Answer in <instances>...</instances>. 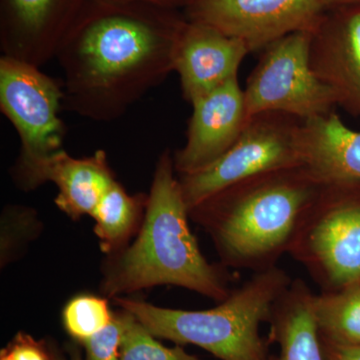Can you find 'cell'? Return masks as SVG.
<instances>
[{
    "label": "cell",
    "instance_id": "1",
    "mask_svg": "<svg viewBox=\"0 0 360 360\" xmlns=\"http://www.w3.org/2000/svg\"><path fill=\"white\" fill-rule=\"evenodd\" d=\"M186 22L148 2L86 0L56 52L63 108L97 122L122 117L174 71Z\"/></svg>",
    "mask_w": 360,
    "mask_h": 360
},
{
    "label": "cell",
    "instance_id": "2",
    "mask_svg": "<svg viewBox=\"0 0 360 360\" xmlns=\"http://www.w3.org/2000/svg\"><path fill=\"white\" fill-rule=\"evenodd\" d=\"M304 165L253 175L189 210L227 269L264 271L288 253L298 224L322 186Z\"/></svg>",
    "mask_w": 360,
    "mask_h": 360
},
{
    "label": "cell",
    "instance_id": "3",
    "mask_svg": "<svg viewBox=\"0 0 360 360\" xmlns=\"http://www.w3.org/2000/svg\"><path fill=\"white\" fill-rule=\"evenodd\" d=\"M175 172L174 155L167 149L156 162L136 239L106 262L104 295L116 297L163 284L193 290L217 302L231 295L233 276L224 265L210 264L201 253Z\"/></svg>",
    "mask_w": 360,
    "mask_h": 360
},
{
    "label": "cell",
    "instance_id": "4",
    "mask_svg": "<svg viewBox=\"0 0 360 360\" xmlns=\"http://www.w3.org/2000/svg\"><path fill=\"white\" fill-rule=\"evenodd\" d=\"M285 270L255 272L217 307L206 310L163 309L134 298L115 297L151 335L202 348L220 360H269L260 326L269 322L274 303L290 285Z\"/></svg>",
    "mask_w": 360,
    "mask_h": 360
},
{
    "label": "cell",
    "instance_id": "5",
    "mask_svg": "<svg viewBox=\"0 0 360 360\" xmlns=\"http://www.w3.org/2000/svg\"><path fill=\"white\" fill-rule=\"evenodd\" d=\"M288 255L321 291L360 281V180L322 184L298 224Z\"/></svg>",
    "mask_w": 360,
    "mask_h": 360
},
{
    "label": "cell",
    "instance_id": "6",
    "mask_svg": "<svg viewBox=\"0 0 360 360\" xmlns=\"http://www.w3.org/2000/svg\"><path fill=\"white\" fill-rule=\"evenodd\" d=\"M63 101V80L45 75L37 66L1 56L0 110L20 141V156L11 169L16 186L34 168L63 150L68 132L59 116Z\"/></svg>",
    "mask_w": 360,
    "mask_h": 360
},
{
    "label": "cell",
    "instance_id": "7",
    "mask_svg": "<svg viewBox=\"0 0 360 360\" xmlns=\"http://www.w3.org/2000/svg\"><path fill=\"white\" fill-rule=\"evenodd\" d=\"M302 124L300 118L277 111L250 117L238 141L219 160L198 172L179 175L188 210L253 175L303 165L298 150Z\"/></svg>",
    "mask_w": 360,
    "mask_h": 360
},
{
    "label": "cell",
    "instance_id": "8",
    "mask_svg": "<svg viewBox=\"0 0 360 360\" xmlns=\"http://www.w3.org/2000/svg\"><path fill=\"white\" fill-rule=\"evenodd\" d=\"M310 32L290 33L262 51L248 78L245 103L248 120L266 111L305 120L335 110V96L309 63Z\"/></svg>",
    "mask_w": 360,
    "mask_h": 360
},
{
    "label": "cell",
    "instance_id": "9",
    "mask_svg": "<svg viewBox=\"0 0 360 360\" xmlns=\"http://www.w3.org/2000/svg\"><path fill=\"white\" fill-rule=\"evenodd\" d=\"M324 9L323 0H193L184 15L257 52L290 33L310 32Z\"/></svg>",
    "mask_w": 360,
    "mask_h": 360
},
{
    "label": "cell",
    "instance_id": "10",
    "mask_svg": "<svg viewBox=\"0 0 360 360\" xmlns=\"http://www.w3.org/2000/svg\"><path fill=\"white\" fill-rule=\"evenodd\" d=\"M309 63L338 106L360 118V4L324 9L310 30Z\"/></svg>",
    "mask_w": 360,
    "mask_h": 360
},
{
    "label": "cell",
    "instance_id": "11",
    "mask_svg": "<svg viewBox=\"0 0 360 360\" xmlns=\"http://www.w3.org/2000/svg\"><path fill=\"white\" fill-rule=\"evenodd\" d=\"M86 0H0L2 56L41 68L52 58Z\"/></svg>",
    "mask_w": 360,
    "mask_h": 360
},
{
    "label": "cell",
    "instance_id": "12",
    "mask_svg": "<svg viewBox=\"0 0 360 360\" xmlns=\"http://www.w3.org/2000/svg\"><path fill=\"white\" fill-rule=\"evenodd\" d=\"M186 144L174 155L177 175L207 167L238 141L248 122L238 77L191 103Z\"/></svg>",
    "mask_w": 360,
    "mask_h": 360
},
{
    "label": "cell",
    "instance_id": "13",
    "mask_svg": "<svg viewBox=\"0 0 360 360\" xmlns=\"http://www.w3.org/2000/svg\"><path fill=\"white\" fill-rule=\"evenodd\" d=\"M250 53L240 39L205 23L187 20L174 65L182 96L191 104L238 77L241 63Z\"/></svg>",
    "mask_w": 360,
    "mask_h": 360
},
{
    "label": "cell",
    "instance_id": "14",
    "mask_svg": "<svg viewBox=\"0 0 360 360\" xmlns=\"http://www.w3.org/2000/svg\"><path fill=\"white\" fill-rule=\"evenodd\" d=\"M49 181L58 186L54 201L59 210L77 220L84 214L91 217L116 179L103 150L75 158L63 149L34 168L18 187L30 191Z\"/></svg>",
    "mask_w": 360,
    "mask_h": 360
},
{
    "label": "cell",
    "instance_id": "15",
    "mask_svg": "<svg viewBox=\"0 0 360 360\" xmlns=\"http://www.w3.org/2000/svg\"><path fill=\"white\" fill-rule=\"evenodd\" d=\"M298 150L302 165L322 184L360 180V131L347 127L335 110L302 120Z\"/></svg>",
    "mask_w": 360,
    "mask_h": 360
},
{
    "label": "cell",
    "instance_id": "16",
    "mask_svg": "<svg viewBox=\"0 0 360 360\" xmlns=\"http://www.w3.org/2000/svg\"><path fill=\"white\" fill-rule=\"evenodd\" d=\"M312 295L302 279H292L274 303L269 322V341L278 345L276 360H324L321 336L312 314Z\"/></svg>",
    "mask_w": 360,
    "mask_h": 360
},
{
    "label": "cell",
    "instance_id": "17",
    "mask_svg": "<svg viewBox=\"0 0 360 360\" xmlns=\"http://www.w3.org/2000/svg\"><path fill=\"white\" fill-rule=\"evenodd\" d=\"M148 195H130L118 181L113 182L97 205L91 217L101 250L108 257L118 255L129 246V239L141 229Z\"/></svg>",
    "mask_w": 360,
    "mask_h": 360
},
{
    "label": "cell",
    "instance_id": "18",
    "mask_svg": "<svg viewBox=\"0 0 360 360\" xmlns=\"http://www.w3.org/2000/svg\"><path fill=\"white\" fill-rule=\"evenodd\" d=\"M311 309L322 341L360 345V281L340 290L314 293Z\"/></svg>",
    "mask_w": 360,
    "mask_h": 360
},
{
    "label": "cell",
    "instance_id": "19",
    "mask_svg": "<svg viewBox=\"0 0 360 360\" xmlns=\"http://www.w3.org/2000/svg\"><path fill=\"white\" fill-rule=\"evenodd\" d=\"M123 335L120 360H202L189 354L181 345L167 347L127 310L122 309Z\"/></svg>",
    "mask_w": 360,
    "mask_h": 360
},
{
    "label": "cell",
    "instance_id": "20",
    "mask_svg": "<svg viewBox=\"0 0 360 360\" xmlns=\"http://www.w3.org/2000/svg\"><path fill=\"white\" fill-rule=\"evenodd\" d=\"M113 314L105 298L78 295L65 305L63 322L68 335L80 343L105 328Z\"/></svg>",
    "mask_w": 360,
    "mask_h": 360
},
{
    "label": "cell",
    "instance_id": "21",
    "mask_svg": "<svg viewBox=\"0 0 360 360\" xmlns=\"http://www.w3.org/2000/svg\"><path fill=\"white\" fill-rule=\"evenodd\" d=\"M123 328L122 311L115 312L105 328L80 342L85 350L84 360H120Z\"/></svg>",
    "mask_w": 360,
    "mask_h": 360
},
{
    "label": "cell",
    "instance_id": "22",
    "mask_svg": "<svg viewBox=\"0 0 360 360\" xmlns=\"http://www.w3.org/2000/svg\"><path fill=\"white\" fill-rule=\"evenodd\" d=\"M16 215H18V225L15 229V234L9 238H1V264H7L8 260L18 250V246L26 243L32 233L21 231H37V212L30 207L25 206H15Z\"/></svg>",
    "mask_w": 360,
    "mask_h": 360
},
{
    "label": "cell",
    "instance_id": "23",
    "mask_svg": "<svg viewBox=\"0 0 360 360\" xmlns=\"http://www.w3.org/2000/svg\"><path fill=\"white\" fill-rule=\"evenodd\" d=\"M4 352L13 360H53L49 345L23 333H18Z\"/></svg>",
    "mask_w": 360,
    "mask_h": 360
},
{
    "label": "cell",
    "instance_id": "24",
    "mask_svg": "<svg viewBox=\"0 0 360 360\" xmlns=\"http://www.w3.org/2000/svg\"><path fill=\"white\" fill-rule=\"evenodd\" d=\"M324 360H360V345H338L321 340Z\"/></svg>",
    "mask_w": 360,
    "mask_h": 360
},
{
    "label": "cell",
    "instance_id": "25",
    "mask_svg": "<svg viewBox=\"0 0 360 360\" xmlns=\"http://www.w3.org/2000/svg\"><path fill=\"white\" fill-rule=\"evenodd\" d=\"M49 347L53 360H84L82 352L77 345H66L65 352L59 350V348L52 343L49 345Z\"/></svg>",
    "mask_w": 360,
    "mask_h": 360
},
{
    "label": "cell",
    "instance_id": "26",
    "mask_svg": "<svg viewBox=\"0 0 360 360\" xmlns=\"http://www.w3.org/2000/svg\"><path fill=\"white\" fill-rule=\"evenodd\" d=\"M134 1L148 2L165 8L177 9L186 8L193 0H134Z\"/></svg>",
    "mask_w": 360,
    "mask_h": 360
},
{
    "label": "cell",
    "instance_id": "27",
    "mask_svg": "<svg viewBox=\"0 0 360 360\" xmlns=\"http://www.w3.org/2000/svg\"><path fill=\"white\" fill-rule=\"evenodd\" d=\"M360 4V0H323L324 8L331 7L348 6V4Z\"/></svg>",
    "mask_w": 360,
    "mask_h": 360
},
{
    "label": "cell",
    "instance_id": "28",
    "mask_svg": "<svg viewBox=\"0 0 360 360\" xmlns=\"http://www.w3.org/2000/svg\"><path fill=\"white\" fill-rule=\"evenodd\" d=\"M0 360H13L9 357V355L4 352V349L1 350V354H0Z\"/></svg>",
    "mask_w": 360,
    "mask_h": 360
},
{
    "label": "cell",
    "instance_id": "29",
    "mask_svg": "<svg viewBox=\"0 0 360 360\" xmlns=\"http://www.w3.org/2000/svg\"><path fill=\"white\" fill-rule=\"evenodd\" d=\"M276 355H270L269 360H276Z\"/></svg>",
    "mask_w": 360,
    "mask_h": 360
}]
</instances>
